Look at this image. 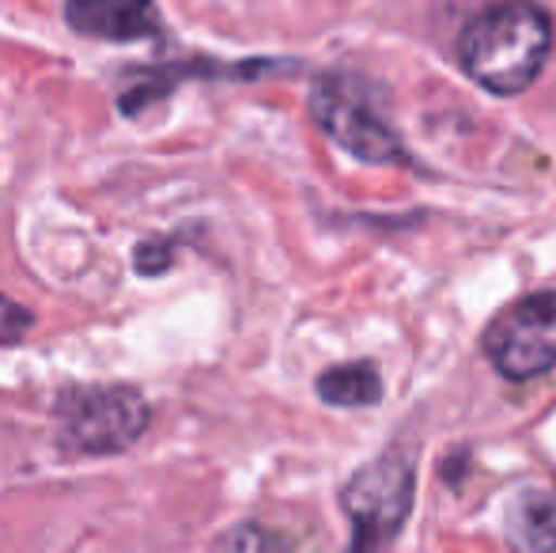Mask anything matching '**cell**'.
I'll return each mask as SVG.
<instances>
[{"label": "cell", "instance_id": "obj_1", "mask_svg": "<svg viewBox=\"0 0 556 553\" xmlns=\"http://www.w3.org/2000/svg\"><path fill=\"white\" fill-rule=\"evenodd\" d=\"M553 50V20L534 0H500L458 35V61L492 96H519L542 76Z\"/></svg>", "mask_w": 556, "mask_h": 553}, {"label": "cell", "instance_id": "obj_2", "mask_svg": "<svg viewBox=\"0 0 556 553\" xmlns=\"http://www.w3.org/2000/svg\"><path fill=\"white\" fill-rule=\"evenodd\" d=\"M413 466L405 455H382L356 470L341 489V512L356 531V546L371 550L390 542L413 512Z\"/></svg>", "mask_w": 556, "mask_h": 553}, {"label": "cell", "instance_id": "obj_3", "mask_svg": "<svg viewBox=\"0 0 556 553\" xmlns=\"http://www.w3.org/2000/svg\"><path fill=\"white\" fill-rule=\"evenodd\" d=\"M484 356L515 384L556 368V292L527 296L492 318L484 330Z\"/></svg>", "mask_w": 556, "mask_h": 553}, {"label": "cell", "instance_id": "obj_4", "mask_svg": "<svg viewBox=\"0 0 556 553\" xmlns=\"http://www.w3.org/2000/svg\"><path fill=\"white\" fill-rule=\"evenodd\" d=\"M61 443L88 455L122 451L148 428V406L129 387H99L61 399Z\"/></svg>", "mask_w": 556, "mask_h": 553}, {"label": "cell", "instance_id": "obj_5", "mask_svg": "<svg viewBox=\"0 0 556 553\" xmlns=\"http://www.w3.org/2000/svg\"><path fill=\"white\" fill-rule=\"evenodd\" d=\"M311 114L344 152L364 163H397L405 160V148L394 129L382 122V114L352 88L349 80H323L311 96Z\"/></svg>", "mask_w": 556, "mask_h": 553}, {"label": "cell", "instance_id": "obj_6", "mask_svg": "<svg viewBox=\"0 0 556 553\" xmlns=\"http://www.w3.org/2000/svg\"><path fill=\"white\" fill-rule=\"evenodd\" d=\"M65 20L80 35L106 38V42H137L160 30L152 0H68Z\"/></svg>", "mask_w": 556, "mask_h": 553}, {"label": "cell", "instance_id": "obj_7", "mask_svg": "<svg viewBox=\"0 0 556 553\" xmlns=\"http://www.w3.org/2000/svg\"><path fill=\"white\" fill-rule=\"evenodd\" d=\"M507 535L522 553H556V493H527L507 519Z\"/></svg>", "mask_w": 556, "mask_h": 553}, {"label": "cell", "instance_id": "obj_8", "mask_svg": "<svg viewBox=\"0 0 556 553\" xmlns=\"http://www.w3.org/2000/svg\"><path fill=\"white\" fill-rule=\"evenodd\" d=\"M318 399L330 406H375L382 399V379L371 361L337 364V368L318 376Z\"/></svg>", "mask_w": 556, "mask_h": 553}, {"label": "cell", "instance_id": "obj_9", "mask_svg": "<svg viewBox=\"0 0 556 553\" xmlns=\"http://www.w3.org/2000/svg\"><path fill=\"white\" fill-rule=\"evenodd\" d=\"M277 535H269L265 527H257V524H247V527H239V531L227 539V546L224 553H277Z\"/></svg>", "mask_w": 556, "mask_h": 553}, {"label": "cell", "instance_id": "obj_10", "mask_svg": "<svg viewBox=\"0 0 556 553\" xmlns=\"http://www.w3.org/2000/svg\"><path fill=\"white\" fill-rule=\"evenodd\" d=\"M30 311H23L20 303H12V300H4L0 296V345H12V341H20L23 334L30 330Z\"/></svg>", "mask_w": 556, "mask_h": 553}, {"label": "cell", "instance_id": "obj_11", "mask_svg": "<svg viewBox=\"0 0 556 553\" xmlns=\"http://www.w3.org/2000/svg\"><path fill=\"white\" fill-rule=\"evenodd\" d=\"M349 553H371V550H359V546H352Z\"/></svg>", "mask_w": 556, "mask_h": 553}]
</instances>
